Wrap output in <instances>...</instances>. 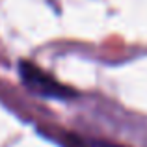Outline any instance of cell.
I'll return each mask as SVG.
<instances>
[{"instance_id":"cell-1","label":"cell","mask_w":147,"mask_h":147,"mask_svg":"<svg viewBox=\"0 0 147 147\" xmlns=\"http://www.w3.org/2000/svg\"><path fill=\"white\" fill-rule=\"evenodd\" d=\"M19 76H21L22 84L28 88L32 93L39 95L45 99H69L75 95V91L69 90L67 86L60 84L58 80H54L49 73H45L43 69H39L37 65H34L28 60L19 61Z\"/></svg>"}]
</instances>
